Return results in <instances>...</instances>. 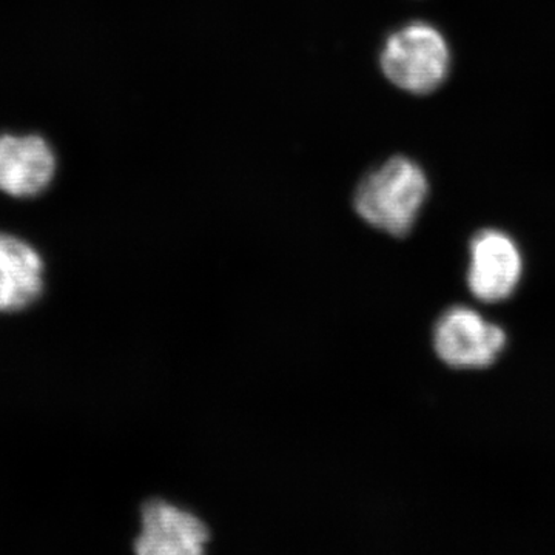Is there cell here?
<instances>
[{
    "mask_svg": "<svg viewBox=\"0 0 555 555\" xmlns=\"http://www.w3.org/2000/svg\"><path fill=\"white\" fill-rule=\"evenodd\" d=\"M434 345L437 356L448 366L486 367L502 352L506 335L499 326L486 323L474 310L455 308L438 321Z\"/></svg>",
    "mask_w": 555,
    "mask_h": 555,
    "instance_id": "cell-3",
    "label": "cell"
},
{
    "mask_svg": "<svg viewBox=\"0 0 555 555\" xmlns=\"http://www.w3.org/2000/svg\"><path fill=\"white\" fill-rule=\"evenodd\" d=\"M469 287L486 302L502 301L513 294L521 275V258L513 240L496 230L478 233L470 244Z\"/></svg>",
    "mask_w": 555,
    "mask_h": 555,
    "instance_id": "cell-6",
    "label": "cell"
},
{
    "mask_svg": "<svg viewBox=\"0 0 555 555\" xmlns=\"http://www.w3.org/2000/svg\"><path fill=\"white\" fill-rule=\"evenodd\" d=\"M43 288V261L16 236L0 233V312L28 308Z\"/></svg>",
    "mask_w": 555,
    "mask_h": 555,
    "instance_id": "cell-7",
    "label": "cell"
},
{
    "mask_svg": "<svg viewBox=\"0 0 555 555\" xmlns=\"http://www.w3.org/2000/svg\"><path fill=\"white\" fill-rule=\"evenodd\" d=\"M429 193L425 171L414 160L396 156L358 184L353 207L372 228L406 236Z\"/></svg>",
    "mask_w": 555,
    "mask_h": 555,
    "instance_id": "cell-1",
    "label": "cell"
},
{
    "mask_svg": "<svg viewBox=\"0 0 555 555\" xmlns=\"http://www.w3.org/2000/svg\"><path fill=\"white\" fill-rule=\"evenodd\" d=\"M208 543L198 517L166 502H150L142 511V531L134 550L142 555H199Z\"/></svg>",
    "mask_w": 555,
    "mask_h": 555,
    "instance_id": "cell-5",
    "label": "cell"
},
{
    "mask_svg": "<svg viewBox=\"0 0 555 555\" xmlns=\"http://www.w3.org/2000/svg\"><path fill=\"white\" fill-rule=\"evenodd\" d=\"M379 64L386 78L398 89L427 94L447 79L451 53L447 39L436 27L414 22L386 39Z\"/></svg>",
    "mask_w": 555,
    "mask_h": 555,
    "instance_id": "cell-2",
    "label": "cell"
},
{
    "mask_svg": "<svg viewBox=\"0 0 555 555\" xmlns=\"http://www.w3.org/2000/svg\"><path fill=\"white\" fill-rule=\"evenodd\" d=\"M57 159L39 134H0V192L36 198L56 175Z\"/></svg>",
    "mask_w": 555,
    "mask_h": 555,
    "instance_id": "cell-4",
    "label": "cell"
}]
</instances>
